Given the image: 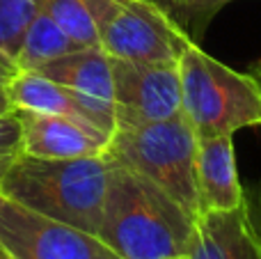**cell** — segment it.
Instances as JSON below:
<instances>
[{"label": "cell", "instance_id": "6da1fadb", "mask_svg": "<svg viewBox=\"0 0 261 259\" xmlns=\"http://www.w3.org/2000/svg\"><path fill=\"white\" fill-rule=\"evenodd\" d=\"M113 163V161H110ZM195 216L147 177L113 163L96 237L122 259H165L188 252Z\"/></svg>", "mask_w": 261, "mask_h": 259}, {"label": "cell", "instance_id": "7a4b0ae2", "mask_svg": "<svg viewBox=\"0 0 261 259\" xmlns=\"http://www.w3.org/2000/svg\"><path fill=\"white\" fill-rule=\"evenodd\" d=\"M110 159H37L16 154L0 182V193L25 209L99 234L108 188Z\"/></svg>", "mask_w": 261, "mask_h": 259}, {"label": "cell", "instance_id": "3957f363", "mask_svg": "<svg viewBox=\"0 0 261 259\" xmlns=\"http://www.w3.org/2000/svg\"><path fill=\"white\" fill-rule=\"evenodd\" d=\"M179 71L181 115L197 138L261 126V85L250 73L222 64L193 41L179 55Z\"/></svg>", "mask_w": 261, "mask_h": 259}, {"label": "cell", "instance_id": "277c9868", "mask_svg": "<svg viewBox=\"0 0 261 259\" xmlns=\"http://www.w3.org/2000/svg\"><path fill=\"white\" fill-rule=\"evenodd\" d=\"M106 156L158 184L195 218L202 214L195 172L197 133L181 113L163 122L115 126Z\"/></svg>", "mask_w": 261, "mask_h": 259}, {"label": "cell", "instance_id": "5b68a950", "mask_svg": "<svg viewBox=\"0 0 261 259\" xmlns=\"http://www.w3.org/2000/svg\"><path fill=\"white\" fill-rule=\"evenodd\" d=\"M99 30V46L119 60H179L190 39L149 0H85Z\"/></svg>", "mask_w": 261, "mask_h": 259}, {"label": "cell", "instance_id": "8992f818", "mask_svg": "<svg viewBox=\"0 0 261 259\" xmlns=\"http://www.w3.org/2000/svg\"><path fill=\"white\" fill-rule=\"evenodd\" d=\"M0 248L12 259H122L94 234L25 209L3 193Z\"/></svg>", "mask_w": 261, "mask_h": 259}, {"label": "cell", "instance_id": "52a82bcc", "mask_svg": "<svg viewBox=\"0 0 261 259\" xmlns=\"http://www.w3.org/2000/svg\"><path fill=\"white\" fill-rule=\"evenodd\" d=\"M115 126L163 122L181 113L179 60L140 62L113 58Z\"/></svg>", "mask_w": 261, "mask_h": 259}, {"label": "cell", "instance_id": "ba28073f", "mask_svg": "<svg viewBox=\"0 0 261 259\" xmlns=\"http://www.w3.org/2000/svg\"><path fill=\"white\" fill-rule=\"evenodd\" d=\"M39 71L71 90L78 101L92 113L99 128L113 136L115 124H117L115 122L113 58L101 46L78 48L41 67Z\"/></svg>", "mask_w": 261, "mask_h": 259}, {"label": "cell", "instance_id": "9c48e42d", "mask_svg": "<svg viewBox=\"0 0 261 259\" xmlns=\"http://www.w3.org/2000/svg\"><path fill=\"white\" fill-rule=\"evenodd\" d=\"M21 151L37 159H78L106 154L110 136L92 124L48 113H16Z\"/></svg>", "mask_w": 261, "mask_h": 259}, {"label": "cell", "instance_id": "30bf717a", "mask_svg": "<svg viewBox=\"0 0 261 259\" xmlns=\"http://www.w3.org/2000/svg\"><path fill=\"white\" fill-rule=\"evenodd\" d=\"M197 193L199 209L231 211L243 204V184L236 172V156L231 136L197 138Z\"/></svg>", "mask_w": 261, "mask_h": 259}, {"label": "cell", "instance_id": "8fae6325", "mask_svg": "<svg viewBox=\"0 0 261 259\" xmlns=\"http://www.w3.org/2000/svg\"><path fill=\"white\" fill-rule=\"evenodd\" d=\"M188 259H261V246L243 204L231 211H206L195 218Z\"/></svg>", "mask_w": 261, "mask_h": 259}, {"label": "cell", "instance_id": "7c38bea8", "mask_svg": "<svg viewBox=\"0 0 261 259\" xmlns=\"http://www.w3.org/2000/svg\"><path fill=\"white\" fill-rule=\"evenodd\" d=\"M5 94L14 113H48L64 115L99 128L92 113L78 101V96L41 71H14L5 85ZM103 131V128H101ZM110 136V133H108Z\"/></svg>", "mask_w": 261, "mask_h": 259}, {"label": "cell", "instance_id": "4fadbf2b", "mask_svg": "<svg viewBox=\"0 0 261 259\" xmlns=\"http://www.w3.org/2000/svg\"><path fill=\"white\" fill-rule=\"evenodd\" d=\"M81 46L73 44L60 25L41 9L23 35V41L14 55V69L16 71H39L41 67L55 62L62 55L78 50Z\"/></svg>", "mask_w": 261, "mask_h": 259}, {"label": "cell", "instance_id": "5bb4252c", "mask_svg": "<svg viewBox=\"0 0 261 259\" xmlns=\"http://www.w3.org/2000/svg\"><path fill=\"white\" fill-rule=\"evenodd\" d=\"M193 44H202L211 21L234 0H149Z\"/></svg>", "mask_w": 261, "mask_h": 259}, {"label": "cell", "instance_id": "9a60e30c", "mask_svg": "<svg viewBox=\"0 0 261 259\" xmlns=\"http://www.w3.org/2000/svg\"><path fill=\"white\" fill-rule=\"evenodd\" d=\"M44 12L81 48L99 46V30L85 0H44Z\"/></svg>", "mask_w": 261, "mask_h": 259}, {"label": "cell", "instance_id": "2e32d148", "mask_svg": "<svg viewBox=\"0 0 261 259\" xmlns=\"http://www.w3.org/2000/svg\"><path fill=\"white\" fill-rule=\"evenodd\" d=\"M44 9V0H0V53L14 62L23 35Z\"/></svg>", "mask_w": 261, "mask_h": 259}, {"label": "cell", "instance_id": "e0dca14e", "mask_svg": "<svg viewBox=\"0 0 261 259\" xmlns=\"http://www.w3.org/2000/svg\"><path fill=\"white\" fill-rule=\"evenodd\" d=\"M21 151V124L16 113L0 115V156H16Z\"/></svg>", "mask_w": 261, "mask_h": 259}, {"label": "cell", "instance_id": "ac0fdd59", "mask_svg": "<svg viewBox=\"0 0 261 259\" xmlns=\"http://www.w3.org/2000/svg\"><path fill=\"white\" fill-rule=\"evenodd\" d=\"M243 209L250 229L261 246V182L252 184V186H243Z\"/></svg>", "mask_w": 261, "mask_h": 259}, {"label": "cell", "instance_id": "d6986e66", "mask_svg": "<svg viewBox=\"0 0 261 259\" xmlns=\"http://www.w3.org/2000/svg\"><path fill=\"white\" fill-rule=\"evenodd\" d=\"M0 71H5V73H14L16 69H14V62L7 58V55H3L0 53Z\"/></svg>", "mask_w": 261, "mask_h": 259}, {"label": "cell", "instance_id": "ffe728a7", "mask_svg": "<svg viewBox=\"0 0 261 259\" xmlns=\"http://www.w3.org/2000/svg\"><path fill=\"white\" fill-rule=\"evenodd\" d=\"M9 113H14V110H12V106H9L5 90H0V115H9Z\"/></svg>", "mask_w": 261, "mask_h": 259}, {"label": "cell", "instance_id": "44dd1931", "mask_svg": "<svg viewBox=\"0 0 261 259\" xmlns=\"http://www.w3.org/2000/svg\"><path fill=\"white\" fill-rule=\"evenodd\" d=\"M250 76H252L254 81H257L259 85H261V60H257V62L250 67Z\"/></svg>", "mask_w": 261, "mask_h": 259}, {"label": "cell", "instance_id": "7402d4cb", "mask_svg": "<svg viewBox=\"0 0 261 259\" xmlns=\"http://www.w3.org/2000/svg\"><path fill=\"white\" fill-rule=\"evenodd\" d=\"M12 159H14V156H0V182H3L5 172H7L9 163H12Z\"/></svg>", "mask_w": 261, "mask_h": 259}, {"label": "cell", "instance_id": "603a6c76", "mask_svg": "<svg viewBox=\"0 0 261 259\" xmlns=\"http://www.w3.org/2000/svg\"><path fill=\"white\" fill-rule=\"evenodd\" d=\"M9 76H12V73H5V71H0V90H5V85H7Z\"/></svg>", "mask_w": 261, "mask_h": 259}, {"label": "cell", "instance_id": "cb8c5ba5", "mask_svg": "<svg viewBox=\"0 0 261 259\" xmlns=\"http://www.w3.org/2000/svg\"><path fill=\"white\" fill-rule=\"evenodd\" d=\"M0 259H12V257H9V255H7V252H5V250H3V248H0Z\"/></svg>", "mask_w": 261, "mask_h": 259}, {"label": "cell", "instance_id": "d4e9b609", "mask_svg": "<svg viewBox=\"0 0 261 259\" xmlns=\"http://www.w3.org/2000/svg\"><path fill=\"white\" fill-rule=\"evenodd\" d=\"M165 259H188V255H179V257H165Z\"/></svg>", "mask_w": 261, "mask_h": 259}]
</instances>
